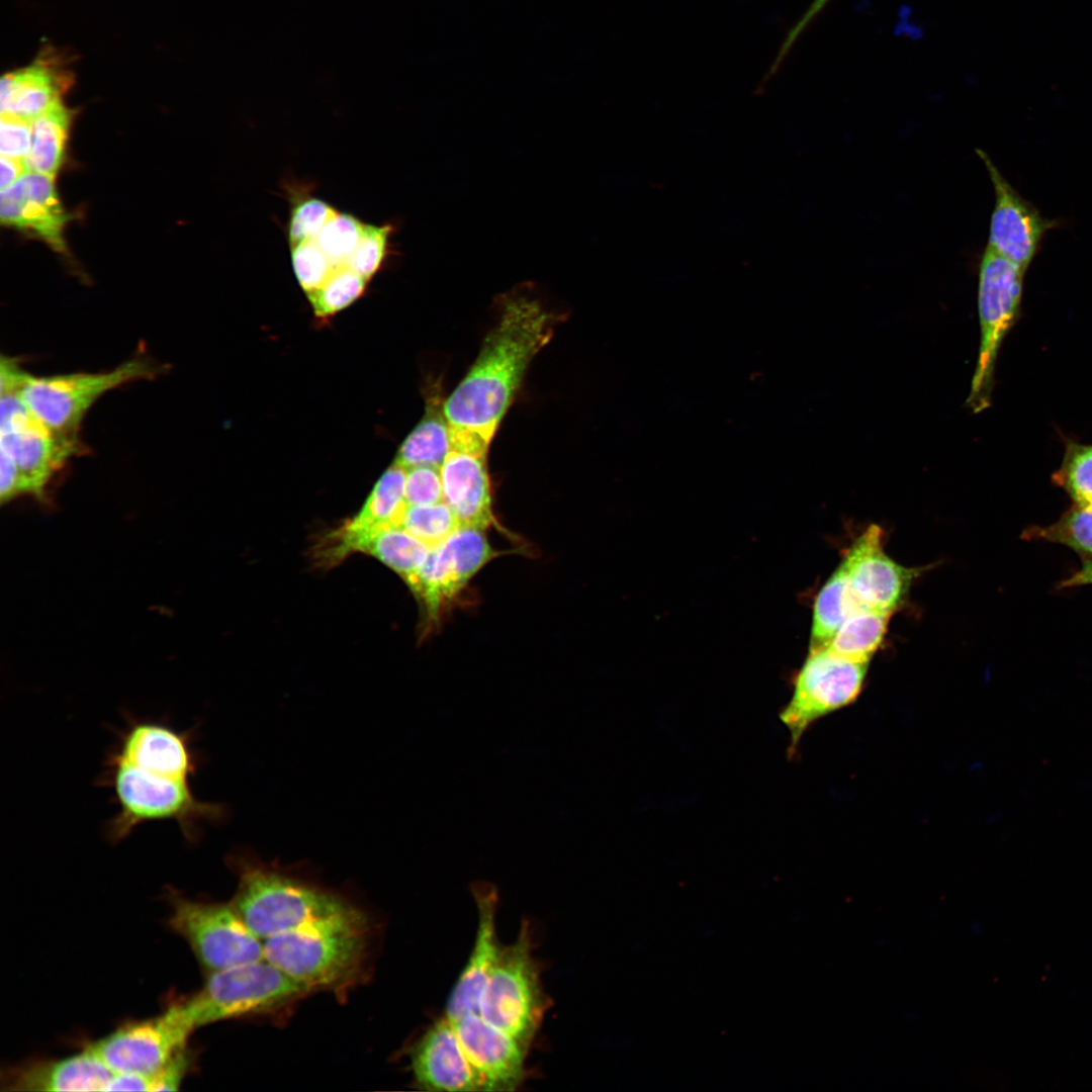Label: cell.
Returning a JSON list of instances; mask_svg holds the SVG:
<instances>
[{
	"label": "cell",
	"mask_w": 1092,
	"mask_h": 1092,
	"mask_svg": "<svg viewBox=\"0 0 1092 1092\" xmlns=\"http://www.w3.org/2000/svg\"><path fill=\"white\" fill-rule=\"evenodd\" d=\"M892 613L860 608L834 634L827 648L845 659L869 663L880 648Z\"/></svg>",
	"instance_id": "obj_29"
},
{
	"label": "cell",
	"mask_w": 1092,
	"mask_h": 1092,
	"mask_svg": "<svg viewBox=\"0 0 1092 1092\" xmlns=\"http://www.w3.org/2000/svg\"><path fill=\"white\" fill-rule=\"evenodd\" d=\"M0 217L3 224L28 231L57 251L65 250L63 235L70 216L59 200L54 176L29 171L1 191Z\"/></svg>",
	"instance_id": "obj_21"
},
{
	"label": "cell",
	"mask_w": 1092,
	"mask_h": 1092,
	"mask_svg": "<svg viewBox=\"0 0 1092 1092\" xmlns=\"http://www.w3.org/2000/svg\"><path fill=\"white\" fill-rule=\"evenodd\" d=\"M0 451L17 468L20 493L41 496L54 473L81 446L57 436L29 411L7 370L0 371Z\"/></svg>",
	"instance_id": "obj_11"
},
{
	"label": "cell",
	"mask_w": 1092,
	"mask_h": 1092,
	"mask_svg": "<svg viewBox=\"0 0 1092 1092\" xmlns=\"http://www.w3.org/2000/svg\"><path fill=\"white\" fill-rule=\"evenodd\" d=\"M439 388L428 397L426 413L398 449L394 463L410 468L418 465L439 467L449 450V425Z\"/></svg>",
	"instance_id": "obj_25"
},
{
	"label": "cell",
	"mask_w": 1092,
	"mask_h": 1092,
	"mask_svg": "<svg viewBox=\"0 0 1092 1092\" xmlns=\"http://www.w3.org/2000/svg\"><path fill=\"white\" fill-rule=\"evenodd\" d=\"M461 1045L482 1081L483 1091H512L523 1082L527 1049L471 1013L452 1021Z\"/></svg>",
	"instance_id": "obj_18"
},
{
	"label": "cell",
	"mask_w": 1092,
	"mask_h": 1092,
	"mask_svg": "<svg viewBox=\"0 0 1092 1092\" xmlns=\"http://www.w3.org/2000/svg\"><path fill=\"white\" fill-rule=\"evenodd\" d=\"M1 156L24 160L31 147L32 121L1 114Z\"/></svg>",
	"instance_id": "obj_39"
},
{
	"label": "cell",
	"mask_w": 1092,
	"mask_h": 1092,
	"mask_svg": "<svg viewBox=\"0 0 1092 1092\" xmlns=\"http://www.w3.org/2000/svg\"><path fill=\"white\" fill-rule=\"evenodd\" d=\"M470 891L477 909V928L473 947L449 998L445 1016L451 1021L480 1011V1000L503 945L496 933L498 891L494 884L475 881Z\"/></svg>",
	"instance_id": "obj_17"
},
{
	"label": "cell",
	"mask_w": 1092,
	"mask_h": 1092,
	"mask_svg": "<svg viewBox=\"0 0 1092 1092\" xmlns=\"http://www.w3.org/2000/svg\"><path fill=\"white\" fill-rule=\"evenodd\" d=\"M1022 538L1062 544L1092 560V505L1073 504L1056 522L1026 528Z\"/></svg>",
	"instance_id": "obj_30"
},
{
	"label": "cell",
	"mask_w": 1092,
	"mask_h": 1092,
	"mask_svg": "<svg viewBox=\"0 0 1092 1092\" xmlns=\"http://www.w3.org/2000/svg\"><path fill=\"white\" fill-rule=\"evenodd\" d=\"M107 1091H150V1077L132 1073H114Z\"/></svg>",
	"instance_id": "obj_42"
},
{
	"label": "cell",
	"mask_w": 1092,
	"mask_h": 1092,
	"mask_svg": "<svg viewBox=\"0 0 1092 1092\" xmlns=\"http://www.w3.org/2000/svg\"><path fill=\"white\" fill-rule=\"evenodd\" d=\"M431 548L401 528L372 530L338 528L329 535L321 558L328 564L339 562L351 552L371 554L406 581L424 564Z\"/></svg>",
	"instance_id": "obj_22"
},
{
	"label": "cell",
	"mask_w": 1092,
	"mask_h": 1092,
	"mask_svg": "<svg viewBox=\"0 0 1092 1092\" xmlns=\"http://www.w3.org/2000/svg\"><path fill=\"white\" fill-rule=\"evenodd\" d=\"M190 731L178 732L162 721L127 716L107 758L179 780L189 781L198 759Z\"/></svg>",
	"instance_id": "obj_16"
},
{
	"label": "cell",
	"mask_w": 1092,
	"mask_h": 1092,
	"mask_svg": "<svg viewBox=\"0 0 1092 1092\" xmlns=\"http://www.w3.org/2000/svg\"><path fill=\"white\" fill-rule=\"evenodd\" d=\"M228 860L239 877L232 904L262 940L353 905L297 875L262 862L250 851H235Z\"/></svg>",
	"instance_id": "obj_3"
},
{
	"label": "cell",
	"mask_w": 1092,
	"mask_h": 1092,
	"mask_svg": "<svg viewBox=\"0 0 1092 1092\" xmlns=\"http://www.w3.org/2000/svg\"><path fill=\"white\" fill-rule=\"evenodd\" d=\"M405 479L406 468L393 463L376 482L361 511L345 526L360 530L399 528L407 505Z\"/></svg>",
	"instance_id": "obj_28"
},
{
	"label": "cell",
	"mask_w": 1092,
	"mask_h": 1092,
	"mask_svg": "<svg viewBox=\"0 0 1092 1092\" xmlns=\"http://www.w3.org/2000/svg\"><path fill=\"white\" fill-rule=\"evenodd\" d=\"M560 317L532 284L500 296L496 325L467 374L445 399L450 447L487 451L529 364L550 341Z\"/></svg>",
	"instance_id": "obj_1"
},
{
	"label": "cell",
	"mask_w": 1092,
	"mask_h": 1092,
	"mask_svg": "<svg viewBox=\"0 0 1092 1092\" xmlns=\"http://www.w3.org/2000/svg\"><path fill=\"white\" fill-rule=\"evenodd\" d=\"M168 898L171 929L188 942L209 973L265 960L263 940L232 903L190 900L175 891Z\"/></svg>",
	"instance_id": "obj_9"
},
{
	"label": "cell",
	"mask_w": 1092,
	"mask_h": 1092,
	"mask_svg": "<svg viewBox=\"0 0 1092 1092\" xmlns=\"http://www.w3.org/2000/svg\"><path fill=\"white\" fill-rule=\"evenodd\" d=\"M532 951L530 924L524 920L516 940L502 948L485 984L479 1011L486 1022L515 1038L527 1050L549 1006L540 968Z\"/></svg>",
	"instance_id": "obj_6"
},
{
	"label": "cell",
	"mask_w": 1092,
	"mask_h": 1092,
	"mask_svg": "<svg viewBox=\"0 0 1092 1092\" xmlns=\"http://www.w3.org/2000/svg\"><path fill=\"white\" fill-rule=\"evenodd\" d=\"M367 281L346 264L339 265L318 288L307 293L315 315L327 317L347 307L363 294Z\"/></svg>",
	"instance_id": "obj_33"
},
{
	"label": "cell",
	"mask_w": 1092,
	"mask_h": 1092,
	"mask_svg": "<svg viewBox=\"0 0 1092 1092\" xmlns=\"http://www.w3.org/2000/svg\"><path fill=\"white\" fill-rule=\"evenodd\" d=\"M337 213L330 204L314 197L297 202L292 208L288 225L290 247L315 239L325 224Z\"/></svg>",
	"instance_id": "obj_37"
},
{
	"label": "cell",
	"mask_w": 1092,
	"mask_h": 1092,
	"mask_svg": "<svg viewBox=\"0 0 1092 1092\" xmlns=\"http://www.w3.org/2000/svg\"><path fill=\"white\" fill-rule=\"evenodd\" d=\"M884 533L869 526L841 561L854 597L862 608L894 613L903 603L918 569L905 567L884 550Z\"/></svg>",
	"instance_id": "obj_15"
},
{
	"label": "cell",
	"mask_w": 1092,
	"mask_h": 1092,
	"mask_svg": "<svg viewBox=\"0 0 1092 1092\" xmlns=\"http://www.w3.org/2000/svg\"><path fill=\"white\" fill-rule=\"evenodd\" d=\"M37 63L6 74L1 80V114L33 121L61 99L67 81Z\"/></svg>",
	"instance_id": "obj_24"
},
{
	"label": "cell",
	"mask_w": 1092,
	"mask_h": 1092,
	"mask_svg": "<svg viewBox=\"0 0 1092 1092\" xmlns=\"http://www.w3.org/2000/svg\"><path fill=\"white\" fill-rule=\"evenodd\" d=\"M860 608L840 563L816 597L809 651L827 647L842 623Z\"/></svg>",
	"instance_id": "obj_26"
},
{
	"label": "cell",
	"mask_w": 1092,
	"mask_h": 1092,
	"mask_svg": "<svg viewBox=\"0 0 1092 1092\" xmlns=\"http://www.w3.org/2000/svg\"><path fill=\"white\" fill-rule=\"evenodd\" d=\"M29 172L25 159H13L1 156V191L10 188L22 176Z\"/></svg>",
	"instance_id": "obj_43"
},
{
	"label": "cell",
	"mask_w": 1092,
	"mask_h": 1092,
	"mask_svg": "<svg viewBox=\"0 0 1092 1092\" xmlns=\"http://www.w3.org/2000/svg\"><path fill=\"white\" fill-rule=\"evenodd\" d=\"M1025 274V269L986 246L979 264V355L966 400L973 413L990 404L998 352L1019 316Z\"/></svg>",
	"instance_id": "obj_8"
},
{
	"label": "cell",
	"mask_w": 1092,
	"mask_h": 1092,
	"mask_svg": "<svg viewBox=\"0 0 1092 1092\" xmlns=\"http://www.w3.org/2000/svg\"><path fill=\"white\" fill-rule=\"evenodd\" d=\"M484 530L461 525L434 548L420 569L405 582L420 602L424 631L437 627L443 614L470 579L492 558L494 550Z\"/></svg>",
	"instance_id": "obj_12"
},
{
	"label": "cell",
	"mask_w": 1092,
	"mask_h": 1092,
	"mask_svg": "<svg viewBox=\"0 0 1092 1092\" xmlns=\"http://www.w3.org/2000/svg\"><path fill=\"white\" fill-rule=\"evenodd\" d=\"M1081 585H1092V560H1084L1083 564L1074 573L1060 582L1061 587Z\"/></svg>",
	"instance_id": "obj_44"
},
{
	"label": "cell",
	"mask_w": 1092,
	"mask_h": 1092,
	"mask_svg": "<svg viewBox=\"0 0 1092 1092\" xmlns=\"http://www.w3.org/2000/svg\"><path fill=\"white\" fill-rule=\"evenodd\" d=\"M393 226L364 224L361 238L354 252L346 261L352 270L369 280L381 267L388 253L389 237Z\"/></svg>",
	"instance_id": "obj_35"
},
{
	"label": "cell",
	"mask_w": 1092,
	"mask_h": 1092,
	"mask_svg": "<svg viewBox=\"0 0 1092 1092\" xmlns=\"http://www.w3.org/2000/svg\"><path fill=\"white\" fill-rule=\"evenodd\" d=\"M194 1029L179 1002L156 1017L122 1025L86 1049L113 1073L151 1077L186 1048Z\"/></svg>",
	"instance_id": "obj_13"
},
{
	"label": "cell",
	"mask_w": 1092,
	"mask_h": 1092,
	"mask_svg": "<svg viewBox=\"0 0 1092 1092\" xmlns=\"http://www.w3.org/2000/svg\"><path fill=\"white\" fill-rule=\"evenodd\" d=\"M264 958L311 990L340 993L360 979L369 922L354 905L263 940Z\"/></svg>",
	"instance_id": "obj_2"
},
{
	"label": "cell",
	"mask_w": 1092,
	"mask_h": 1092,
	"mask_svg": "<svg viewBox=\"0 0 1092 1092\" xmlns=\"http://www.w3.org/2000/svg\"><path fill=\"white\" fill-rule=\"evenodd\" d=\"M161 372L160 365L139 356L100 373L34 376L15 364L13 376L16 391L29 411L57 436L81 446V423L97 399L116 387L152 379Z\"/></svg>",
	"instance_id": "obj_5"
},
{
	"label": "cell",
	"mask_w": 1092,
	"mask_h": 1092,
	"mask_svg": "<svg viewBox=\"0 0 1092 1092\" xmlns=\"http://www.w3.org/2000/svg\"><path fill=\"white\" fill-rule=\"evenodd\" d=\"M411 1064L415 1082L423 1090L483 1091L453 1022L446 1016L435 1021L416 1042Z\"/></svg>",
	"instance_id": "obj_19"
},
{
	"label": "cell",
	"mask_w": 1092,
	"mask_h": 1092,
	"mask_svg": "<svg viewBox=\"0 0 1092 1092\" xmlns=\"http://www.w3.org/2000/svg\"><path fill=\"white\" fill-rule=\"evenodd\" d=\"M868 665L838 656L827 647L809 651L794 677L792 697L779 715L790 733L789 758H794L803 735L817 720L855 702Z\"/></svg>",
	"instance_id": "obj_10"
},
{
	"label": "cell",
	"mask_w": 1092,
	"mask_h": 1092,
	"mask_svg": "<svg viewBox=\"0 0 1092 1092\" xmlns=\"http://www.w3.org/2000/svg\"><path fill=\"white\" fill-rule=\"evenodd\" d=\"M363 222L347 213H337L315 238L328 257L336 264H346L361 238Z\"/></svg>",
	"instance_id": "obj_34"
},
{
	"label": "cell",
	"mask_w": 1092,
	"mask_h": 1092,
	"mask_svg": "<svg viewBox=\"0 0 1092 1092\" xmlns=\"http://www.w3.org/2000/svg\"><path fill=\"white\" fill-rule=\"evenodd\" d=\"M72 112L62 100L32 121L31 147L25 158L29 171L54 176L64 161Z\"/></svg>",
	"instance_id": "obj_27"
},
{
	"label": "cell",
	"mask_w": 1092,
	"mask_h": 1092,
	"mask_svg": "<svg viewBox=\"0 0 1092 1092\" xmlns=\"http://www.w3.org/2000/svg\"><path fill=\"white\" fill-rule=\"evenodd\" d=\"M114 1073L88 1049L61 1059L41 1060L7 1070L2 1084L13 1091H107Z\"/></svg>",
	"instance_id": "obj_23"
},
{
	"label": "cell",
	"mask_w": 1092,
	"mask_h": 1092,
	"mask_svg": "<svg viewBox=\"0 0 1092 1092\" xmlns=\"http://www.w3.org/2000/svg\"><path fill=\"white\" fill-rule=\"evenodd\" d=\"M291 255L295 276L306 293L318 288L339 266L328 257L315 239L291 247Z\"/></svg>",
	"instance_id": "obj_36"
},
{
	"label": "cell",
	"mask_w": 1092,
	"mask_h": 1092,
	"mask_svg": "<svg viewBox=\"0 0 1092 1092\" xmlns=\"http://www.w3.org/2000/svg\"><path fill=\"white\" fill-rule=\"evenodd\" d=\"M190 1054L184 1048L150 1077V1091H176L190 1067Z\"/></svg>",
	"instance_id": "obj_40"
},
{
	"label": "cell",
	"mask_w": 1092,
	"mask_h": 1092,
	"mask_svg": "<svg viewBox=\"0 0 1092 1092\" xmlns=\"http://www.w3.org/2000/svg\"><path fill=\"white\" fill-rule=\"evenodd\" d=\"M99 784L111 788L118 807L105 825V836L113 844L129 836L139 825L157 820L176 822L185 840L194 843L200 838L201 824L226 817L224 805L197 799L189 781L110 758L105 760Z\"/></svg>",
	"instance_id": "obj_4"
},
{
	"label": "cell",
	"mask_w": 1092,
	"mask_h": 1092,
	"mask_svg": "<svg viewBox=\"0 0 1092 1092\" xmlns=\"http://www.w3.org/2000/svg\"><path fill=\"white\" fill-rule=\"evenodd\" d=\"M1075 505H1092V444L1065 440L1062 463L1052 476Z\"/></svg>",
	"instance_id": "obj_31"
},
{
	"label": "cell",
	"mask_w": 1092,
	"mask_h": 1092,
	"mask_svg": "<svg viewBox=\"0 0 1092 1092\" xmlns=\"http://www.w3.org/2000/svg\"><path fill=\"white\" fill-rule=\"evenodd\" d=\"M829 0H814L807 9V11L803 14L801 19L794 25V27L790 29L779 50L775 61L772 62L768 72L766 73L767 77L770 78L778 72L779 68L785 61L787 55L789 54L791 48L794 46L797 38L807 27V25L815 18V16L818 15V13L826 6Z\"/></svg>",
	"instance_id": "obj_41"
},
{
	"label": "cell",
	"mask_w": 1092,
	"mask_h": 1092,
	"mask_svg": "<svg viewBox=\"0 0 1092 1092\" xmlns=\"http://www.w3.org/2000/svg\"><path fill=\"white\" fill-rule=\"evenodd\" d=\"M461 526L444 502L432 505H406L399 528L413 534L430 548L446 540Z\"/></svg>",
	"instance_id": "obj_32"
},
{
	"label": "cell",
	"mask_w": 1092,
	"mask_h": 1092,
	"mask_svg": "<svg viewBox=\"0 0 1092 1092\" xmlns=\"http://www.w3.org/2000/svg\"><path fill=\"white\" fill-rule=\"evenodd\" d=\"M486 454L450 447L440 466L443 500L461 525L481 530L493 527L512 538L493 514Z\"/></svg>",
	"instance_id": "obj_20"
},
{
	"label": "cell",
	"mask_w": 1092,
	"mask_h": 1092,
	"mask_svg": "<svg viewBox=\"0 0 1092 1092\" xmlns=\"http://www.w3.org/2000/svg\"><path fill=\"white\" fill-rule=\"evenodd\" d=\"M985 165L995 194L987 247L1027 271L1045 235L1058 225L1049 219L1008 182L989 155L976 149Z\"/></svg>",
	"instance_id": "obj_14"
},
{
	"label": "cell",
	"mask_w": 1092,
	"mask_h": 1092,
	"mask_svg": "<svg viewBox=\"0 0 1092 1092\" xmlns=\"http://www.w3.org/2000/svg\"><path fill=\"white\" fill-rule=\"evenodd\" d=\"M310 992L266 960L209 973L201 990L183 1002L194 1028L268 1013Z\"/></svg>",
	"instance_id": "obj_7"
},
{
	"label": "cell",
	"mask_w": 1092,
	"mask_h": 1092,
	"mask_svg": "<svg viewBox=\"0 0 1092 1092\" xmlns=\"http://www.w3.org/2000/svg\"><path fill=\"white\" fill-rule=\"evenodd\" d=\"M404 496L407 505L444 502L440 468L430 465L406 468Z\"/></svg>",
	"instance_id": "obj_38"
}]
</instances>
